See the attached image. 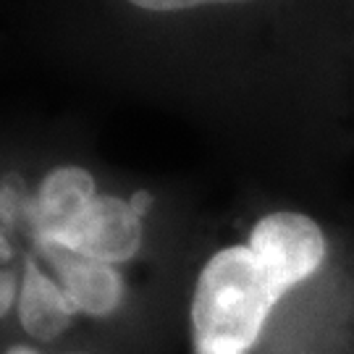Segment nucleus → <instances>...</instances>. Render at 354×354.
<instances>
[{"label":"nucleus","mask_w":354,"mask_h":354,"mask_svg":"<svg viewBox=\"0 0 354 354\" xmlns=\"http://www.w3.org/2000/svg\"><path fill=\"white\" fill-rule=\"evenodd\" d=\"M6 354H39V352L35 346H26V344H13V346H8Z\"/></svg>","instance_id":"nucleus-9"},{"label":"nucleus","mask_w":354,"mask_h":354,"mask_svg":"<svg viewBox=\"0 0 354 354\" xmlns=\"http://www.w3.org/2000/svg\"><path fill=\"white\" fill-rule=\"evenodd\" d=\"M13 257V250H11V244H8V239L0 234V263H8Z\"/></svg>","instance_id":"nucleus-8"},{"label":"nucleus","mask_w":354,"mask_h":354,"mask_svg":"<svg viewBox=\"0 0 354 354\" xmlns=\"http://www.w3.org/2000/svg\"><path fill=\"white\" fill-rule=\"evenodd\" d=\"M142 11L152 13H250L273 11L279 3H349V0H129Z\"/></svg>","instance_id":"nucleus-5"},{"label":"nucleus","mask_w":354,"mask_h":354,"mask_svg":"<svg viewBox=\"0 0 354 354\" xmlns=\"http://www.w3.org/2000/svg\"><path fill=\"white\" fill-rule=\"evenodd\" d=\"M16 315L21 328L35 339V342L50 344L61 339L66 330L71 328L76 317L74 304L68 302L61 283L48 276L42 268L29 257L19 283V302H16Z\"/></svg>","instance_id":"nucleus-4"},{"label":"nucleus","mask_w":354,"mask_h":354,"mask_svg":"<svg viewBox=\"0 0 354 354\" xmlns=\"http://www.w3.org/2000/svg\"><path fill=\"white\" fill-rule=\"evenodd\" d=\"M95 178L82 165H58L39 184L37 203L29 207V221L37 244L50 241L74 226L95 200Z\"/></svg>","instance_id":"nucleus-3"},{"label":"nucleus","mask_w":354,"mask_h":354,"mask_svg":"<svg viewBox=\"0 0 354 354\" xmlns=\"http://www.w3.org/2000/svg\"><path fill=\"white\" fill-rule=\"evenodd\" d=\"M39 252L61 279L58 283L76 313L89 317H111L121 310L127 299V283L113 266L79 257L53 244H42Z\"/></svg>","instance_id":"nucleus-2"},{"label":"nucleus","mask_w":354,"mask_h":354,"mask_svg":"<svg viewBox=\"0 0 354 354\" xmlns=\"http://www.w3.org/2000/svg\"><path fill=\"white\" fill-rule=\"evenodd\" d=\"M129 205H131V210L140 215V218H145V215L152 210V205H155V197H152L150 192L140 189V192H134V194H131Z\"/></svg>","instance_id":"nucleus-7"},{"label":"nucleus","mask_w":354,"mask_h":354,"mask_svg":"<svg viewBox=\"0 0 354 354\" xmlns=\"http://www.w3.org/2000/svg\"><path fill=\"white\" fill-rule=\"evenodd\" d=\"M142 239H145L142 218L131 210L129 200L102 194L92 200V205L79 215L74 226H68L64 234L42 244L61 247L95 263L121 266L140 252Z\"/></svg>","instance_id":"nucleus-1"},{"label":"nucleus","mask_w":354,"mask_h":354,"mask_svg":"<svg viewBox=\"0 0 354 354\" xmlns=\"http://www.w3.org/2000/svg\"><path fill=\"white\" fill-rule=\"evenodd\" d=\"M19 302V276L13 270L0 268V320L11 313Z\"/></svg>","instance_id":"nucleus-6"}]
</instances>
